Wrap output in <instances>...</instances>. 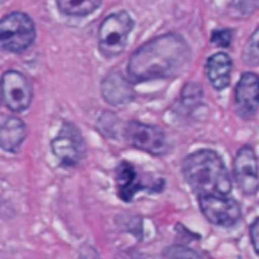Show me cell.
<instances>
[{
	"label": "cell",
	"mask_w": 259,
	"mask_h": 259,
	"mask_svg": "<svg viewBox=\"0 0 259 259\" xmlns=\"http://www.w3.org/2000/svg\"><path fill=\"white\" fill-rule=\"evenodd\" d=\"M191 56V48L182 35L177 33L158 35L131 56L128 76L133 82L175 78L186 70Z\"/></svg>",
	"instance_id": "6da1fadb"
},
{
	"label": "cell",
	"mask_w": 259,
	"mask_h": 259,
	"mask_svg": "<svg viewBox=\"0 0 259 259\" xmlns=\"http://www.w3.org/2000/svg\"><path fill=\"white\" fill-rule=\"evenodd\" d=\"M187 185L201 196H227L232 191V177L219 153L199 149L189 154L182 163Z\"/></svg>",
	"instance_id": "7a4b0ae2"
},
{
	"label": "cell",
	"mask_w": 259,
	"mask_h": 259,
	"mask_svg": "<svg viewBox=\"0 0 259 259\" xmlns=\"http://www.w3.org/2000/svg\"><path fill=\"white\" fill-rule=\"evenodd\" d=\"M35 25L25 13L13 12L0 22V45L10 53H22L34 43Z\"/></svg>",
	"instance_id": "3957f363"
},
{
	"label": "cell",
	"mask_w": 259,
	"mask_h": 259,
	"mask_svg": "<svg viewBox=\"0 0 259 259\" xmlns=\"http://www.w3.org/2000/svg\"><path fill=\"white\" fill-rule=\"evenodd\" d=\"M134 20L126 12H116L103 20L99 29V51L106 58L120 55L128 43Z\"/></svg>",
	"instance_id": "277c9868"
},
{
	"label": "cell",
	"mask_w": 259,
	"mask_h": 259,
	"mask_svg": "<svg viewBox=\"0 0 259 259\" xmlns=\"http://www.w3.org/2000/svg\"><path fill=\"white\" fill-rule=\"evenodd\" d=\"M124 138L129 146L153 156H162L167 152V138L161 128L151 124L132 120L124 128Z\"/></svg>",
	"instance_id": "5b68a950"
},
{
	"label": "cell",
	"mask_w": 259,
	"mask_h": 259,
	"mask_svg": "<svg viewBox=\"0 0 259 259\" xmlns=\"http://www.w3.org/2000/svg\"><path fill=\"white\" fill-rule=\"evenodd\" d=\"M51 149L63 166L71 167L82 158L85 143L78 129L73 124L65 121L57 136L51 141Z\"/></svg>",
	"instance_id": "8992f818"
},
{
	"label": "cell",
	"mask_w": 259,
	"mask_h": 259,
	"mask_svg": "<svg viewBox=\"0 0 259 259\" xmlns=\"http://www.w3.org/2000/svg\"><path fill=\"white\" fill-rule=\"evenodd\" d=\"M2 94L5 106L14 113H23L32 104V85L17 70H8L3 73Z\"/></svg>",
	"instance_id": "52a82bcc"
},
{
	"label": "cell",
	"mask_w": 259,
	"mask_h": 259,
	"mask_svg": "<svg viewBox=\"0 0 259 259\" xmlns=\"http://www.w3.org/2000/svg\"><path fill=\"white\" fill-rule=\"evenodd\" d=\"M199 200L202 215L217 227L232 228L242 218V207L237 200L227 196H201Z\"/></svg>",
	"instance_id": "ba28073f"
},
{
	"label": "cell",
	"mask_w": 259,
	"mask_h": 259,
	"mask_svg": "<svg viewBox=\"0 0 259 259\" xmlns=\"http://www.w3.org/2000/svg\"><path fill=\"white\" fill-rule=\"evenodd\" d=\"M233 175L244 195L253 196L259 191L258 157L250 146H243L238 151L233 163Z\"/></svg>",
	"instance_id": "9c48e42d"
},
{
	"label": "cell",
	"mask_w": 259,
	"mask_h": 259,
	"mask_svg": "<svg viewBox=\"0 0 259 259\" xmlns=\"http://www.w3.org/2000/svg\"><path fill=\"white\" fill-rule=\"evenodd\" d=\"M235 111L242 119H250L259 109V76L244 72L235 86Z\"/></svg>",
	"instance_id": "30bf717a"
},
{
	"label": "cell",
	"mask_w": 259,
	"mask_h": 259,
	"mask_svg": "<svg viewBox=\"0 0 259 259\" xmlns=\"http://www.w3.org/2000/svg\"><path fill=\"white\" fill-rule=\"evenodd\" d=\"M101 95L104 100L111 105L128 104L136 98L132 83L116 71L109 72L101 81Z\"/></svg>",
	"instance_id": "8fae6325"
},
{
	"label": "cell",
	"mask_w": 259,
	"mask_h": 259,
	"mask_svg": "<svg viewBox=\"0 0 259 259\" xmlns=\"http://www.w3.org/2000/svg\"><path fill=\"white\" fill-rule=\"evenodd\" d=\"M27 137V126L24 121L17 116L4 115L0 125V146L4 152L17 153Z\"/></svg>",
	"instance_id": "7c38bea8"
},
{
	"label": "cell",
	"mask_w": 259,
	"mask_h": 259,
	"mask_svg": "<svg viewBox=\"0 0 259 259\" xmlns=\"http://www.w3.org/2000/svg\"><path fill=\"white\" fill-rule=\"evenodd\" d=\"M233 61L225 52H218L206 61V76L215 90L220 91L230 85Z\"/></svg>",
	"instance_id": "4fadbf2b"
},
{
	"label": "cell",
	"mask_w": 259,
	"mask_h": 259,
	"mask_svg": "<svg viewBox=\"0 0 259 259\" xmlns=\"http://www.w3.org/2000/svg\"><path fill=\"white\" fill-rule=\"evenodd\" d=\"M116 185H118L119 197L125 202L132 201L137 192H139L141 190L149 189L142 184L136 168L125 161L121 162L116 168Z\"/></svg>",
	"instance_id": "5bb4252c"
},
{
	"label": "cell",
	"mask_w": 259,
	"mask_h": 259,
	"mask_svg": "<svg viewBox=\"0 0 259 259\" xmlns=\"http://www.w3.org/2000/svg\"><path fill=\"white\" fill-rule=\"evenodd\" d=\"M61 13L71 17H85L95 12L103 0H56Z\"/></svg>",
	"instance_id": "9a60e30c"
},
{
	"label": "cell",
	"mask_w": 259,
	"mask_h": 259,
	"mask_svg": "<svg viewBox=\"0 0 259 259\" xmlns=\"http://www.w3.org/2000/svg\"><path fill=\"white\" fill-rule=\"evenodd\" d=\"M242 60L249 67L259 66V27L245 43L242 52Z\"/></svg>",
	"instance_id": "2e32d148"
},
{
	"label": "cell",
	"mask_w": 259,
	"mask_h": 259,
	"mask_svg": "<svg viewBox=\"0 0 259 259\" xmlns=\"http://www.w3.org/2000/svg\"><path fill=\"white\" fill-rule=\"evenodd\" d=\"M164 255L168 259H202L199 253L184 245H172L167 248Z\"/></svg>",
	"instance_id": "e0dca14e"
},
{
	"label": "cell",
	"mask_w": 259,
	"mask_h": 259,
	"mask_svg": "<svg viewBox=\"0 0 259 259\" xmlns=\"http://www.w3.org/2000/svg\"><path fill=\"white\" fill-rule=\"evenodd\" d=\"M233 39V30L232 29H217L211 33V43H214L218 47L227 48L229 47Z\"/></svg>",
	"instance_id": "ac0fdd59"
},
{
	"label": "cell",
	"mask_w": 259,
	"mask_h": 259,
	"mask_svg": "<svg viewBox=\"0 0 259 259\" xmlns=\"http://www.w3.org/2000/svg\"><path fill=\"white\" fill-rule=\"evenodd\" d=\"M250 239H252V244L254 247L255 253L259 255V218L250 225Z\"/></svg>",
	"instance_id": "d6986e66"
},
{
	"label": "cell",
	"mask_w": 259,
	"mask_h": 259,
	"mask_svg": "<svg viewBox=\"0 0 259 259\" xmlns=\"http://www.w3.org/2000/svg\"><path fill=\"white\" fill-rule=\"evenodd\" d=\"M78 259H98V258H96L95 252H94L93 249H89L88 252H82V253H81L80 257H78Z\"/></svg>",
	"instance_id": "ffe728a7"
}]
</instances>
